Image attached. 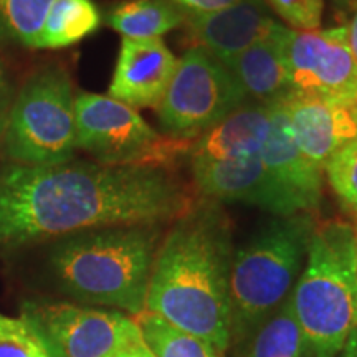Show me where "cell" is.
<instances>
[{
  "instance_id": "1",
  "label": "cell",
  "mask_w": 357,
  "mask_h": 357,
  "mask_svg": "<svg viewBox=\"0 0 357 357\" xmlns=\"http://www.w3.org/2000/svg\"><path fill=\"white\" fill-rule=\"evenodd\" d=\"M197 202L169 166H0V248L123 225H162Z\"/></svg>"
},
{
  "instance_id": "2",
  "label": "cell",
  "mask_w": 357,
  "mask_h": 357,
  "mask_svg": "<svg viewBox=\"0 0 357 357\" xmlns=\"http://www.w3.org/2000/svg\"><path fill=\"white\" fill-rule=\"evenodd\" d=\"M231 222L222 204L197 199L172 222L155 252L146 310L230 351Z\"/></svg>"
},
{
  "instance_id": "3",
  "label": "cell",
  "mask_w": 357,
  "mask_h": 357,
  "mask_svg": "<svg viewBox=\"0 0 357 357\" xmlns=\"http://www.w3.org/2000/svg\"><path fill=\"white\" fill-rule=\"evenodd\" d=\"M160 225H123L58 238L48 255L58 288L86 306L136 318L146 310Z\"/></svg>"
},
{
  "instance_id": "4",
  "label": "cell",
  "mask_w": 357,
  "mask_h": 357,
  "mask_svg": "<svg viewBox=\"0 0 357 357\" xmlns=\"http://www.w3.org/2000/svg\"><path fill=\"white\" fill-rule=\"evenodd\" d=\"M314 213L271 215L235 248L229 281L230 349L248 337L291 294L305 266Z\"/></svg>"
},
{
  "instance_id": "5",
  "label": "cell",
  "mask_w": 357,
  "mask_h": 357,
  "mask_svg": "<svg viewBox=\"0 0 357 357\" xmlns=\"http://www.w3.org/2000/svg\"><path fill=\"white\" fill-rule=\"evenodd\" d=\"M357 230L349 222H318L291 305L307 357H336L357 329Z\"/></svg>"
},
{
  "instance_id": "6",
  "label": "cell",
  "mask_w": 357,
  "mask_h": 357,
  "mask_svg": "<svg viewBox=\"0 0 357 357\" xmlns=\"http://www.w3.org/2000/svg\"><path fill=\"white\" fill-rule=\"evenodd\" d=\"M0 149L7 162L60 166L77 151L73 83L63 66H43L13 98Z\"/></svg>"
},
{
  "instance_id": "7",
  "label": "cell",
  "mask_w": 357,
  "mask_h": 357,
  "mask_svg": "<svg viewBox=\"0 0 357 357\" xmlns=\"http://www.w3.org/2000/svg\"><path fill=\"white\" fill-rule=\"evenodd\" d=\"M77 149L105 166H169L187 158L194 141L164 136L144 121L137 109L109 95L75 96Z\"/></svg>"
},
{
  "instance_id": "8",
  "label": "cell",
  "mask_w": 357,
  "mask_h": 357,
  "mask_svg": "<svg viewBox=\"0 0 357 357\" xmlns=\"http://www.w3.org/2000/svg\"><path fill=\"white\" fill-rule=\"evenodd\" d=\"M247 102L230 70L194 47L182 53L166 95L155 108L162 134L177 141H195Z\"/></svg>"
},
{
  "instance_id": "9",
  "label": "cell",
  "mask_w": 357,
  "mask_h": 357,
  "mask_svg": "<svg viewBox=\"0 0 357 357\" xmlns=\"http://www.w3.org/2000/svg\"><path fill=\"white\" fill-rule=\"evenodd\" d=\"M52 357H113L142 341L139 326L121 311L58 301H25L22 314Z\"/></svg>"
},
{
  "instance_id": "10",
  "label": "cell",
  "mask_w": 357,
  "mask_h": 357,
  "mask_svg": "<svg viewBox=\"0 0 357 357\" xmlns=\"http://www.w3.org/2000/svg\"><path fill=\"white\" fill-rule=\"evenodd\" d=\"M281 50L293 93L346 106L357 101V63L347 45L346 26L307 32L287 26Z\"/></svg>"
},
{
  "instance_id": "11",
  "label": "cell",
  "mask_w": 357,
  "mask_h": 357,
  "mask_svg": "<svg viewBox=\"0 0 357 357\" xmlns=\"http://www.w3.org/2000/svg\"><path fill=\"white\" fill-rule=\"evenodd\" d=\"M192 185L200 199L217 204H247L270 215L303 212L300 204L268 171L261 153L225 162L190 164Z\"/></svg>"
},
{
  "instance_id": "12",
  "label": "cell",
  "mask_w": 357,
  "mask_h": 357,
  "mask_svg": "<svg viewBox=\"0 0 357 357\" xmlns=\"http://www.w3.org/2000/svg\"><path fill=\"white\" fill-rule=\"evenodd\" d=\"M194 47L204 48L222 63L253 47L275 38L284 25L271 13L265 0H240L222 10L185 17Z\"/></svg>"
},
{
  "instance_id": "13",
  "label": "cell",
  "mask_w": 357,
  "mask_h": 357,
  "mask_svg": "<svg viewBox=\"0 0 357 357\" xmlns=\"http://www.w3.org/2000/svg\"><path fill=\"white\" fill-rule=\"evenodd\" d=\"M177 61L162 38H123L109 96L134 109H155L172 82Z\"/></svg>"
},
{
  "instance_id": "14",
  "label": "cell",
  "mask_w": 357,
  "mask_h": 357,
  "mask_svg": "<svg viewBox=\"0 0 357 357\" xmlns=\"http://www.w3.org/2000/svg\"><path fill=\"white\" fill-rule=\"evenodd\" d=\"M280 102L298 147L321 169L339 149L357 139V123L351 106L293 91Z\"/></svg>"
},
{
  "instance_id": "15",
  "label": "cell",
  "mask_w": 357,
  "mask_h": 357,
  "mask_svg": "<svg viewBox=\"0 0 357 357\" xmlns=\"http://www.w3.org/2000/svg\"><path fill=\"white\" fill-rule=\"evenodd\" d=\"M261 159L276 181L300 204L303 212H318L324 171L301 153L281 102L271 105V128L261 149Z\"/></svg>"
},
{
  "instance_id": "16",
  "label": "cell",
  "mask_w": 357,
  "mask_h": 357,
  "mask_svg": "<svg viewBox=\"0 0 357 357\" xmlns=\"http://www.w3.org/2000/svg\"><path fill=\"white\" fill-rule=\"evenodd\" d=\"M271 128V105L243 102L192 142L190 164L225 162L261 153Z\"/></svg>"
},
{
  "instance_id": "17",
  "label": "cell",
  "mask_w": 357,
  "mask_h": 357,
  "mask_svg": "<svg viewBox=\"0 0 357 357\" xmlns=\"http://www.w3.org/2000/svg\"><path fill=\"white\" fill-rule=\"evenodd\" d=\"M284 30L287 26L275 38L253 45L223 63L242 88L247 101L270 106L291 93L287 60L281 50Z\"/></svg>"
},
{
  "instance_id": "18",
  "label": "cell",
  "mask_w": 357,
  "mask_h": 357,
  "mask_svg": "<svg viewBox=\"0 0 357 357\" xmlns=\"http://www.w3.org/2000/svg\"><path fill=\"white\" fill-rule=\"evenodd\" d=\"M108 24L123 38H162L185 24V15L167 0H124L108 15Z\"/></svg>"
},
{
  "instance_id": "19",
  "label": "cell",
  "mask_w": 357,
  "mask_h": 357,
  "mask_svg": "<svg viewBox=\"0 0 357 357\" xmlns=\"http://www.w3.org/2000/svg\"><path fill=\"white\" fill-rule=\"evenodd\" d=\"M236 357H307L305 336L293 311L291 294L263 321Z\"/></svg>"
},
{
  "instance_id": "20",
  "label": "cell",
  "mask_w": 357,
  "mask_h": 357,
  "mask_svg": "<svg viewBox=\"0 0 357 357\" xmlns=\"http://www.w3.org/2000/svg\"><path fill=\"white\" fill-rule=\"evenodd\" d=\"M101 25V13L93 0H53L37 48H66L95 33Z\"/></svg>"
},
{
  "instance_id": "21",
  "label": "cell",
  "mask_w": 357,
  "mask_h": 357,
  "mask_svg": "<svg viewBox=\"0 0 357 357\" xmlns=\"http://www.w3.org/2000/svg\"><path fill=\"white\" fill-rule=\"evenodd\" d=\"M142 341L154 357H225L212 342L178 329L149 311L137 314Z\"/></svg>"
},
{
  "instance_id": "22",
  "label": "cell",
  "mask_w": 357,
  "mask_h": 357,
  "mask_svg": "<svg viewBox=\"0 0 357 357\" xmlns=\"http://www.w3.org/2000/svg\"><path fill=\"white\" fill-rule=\"evenodd\" d=\"M53 0H0V45L37 48Z\"/></svg>"
},
{
  "instance_id": "23",
  "label": "cell",
  "mask_w": 357,
  "mask_h": 357,
  "mask_svg": "<svg viewBox=\"0 0 357 357\" xmlns=\"http://www.w3.org/2000/svg\"><path fill=\"white\" fill-rule=\"evenodd\" d=\"M323 171L342 211L354 220L357 230V139L339 149Z\"/></svg>"
},
{
  "instance_id": "24",
  "label": "cell",
  "mask_w": 357,
  "mask_h": 357,
  "mask_svg": "<svg viewBox=\"0 0 357 357\" xmlns=\"http://www.w3.org/2000/svg\"><path fill=\"white\" fill-rule=\"evenodd\" d=\"M0 357H52L37 329L24 316L0 312Z\"/></svg>"
},
{
  "instance_id": "25",
  "label": "cell",
  "mask_w": 357,
  "mask_h": 357,
  "mask_svg": "<svg viewBox=\"0 0 357 357\" xmlns=\"http://www.w3.org/2000/svg\"><path fill=\"white\" fill-rule=\"evenodd\" d=\"M271 12L287 22L288 29L307 32L321 29L324 0H265Z\"/></svg>"
},
{
  "instance_id": "26",
  "label": "cell",
  "mask_w": 357,
  "mask_h": 357,
  "mask_svg": "<svg viewBox=\"0 0 357 357\" xmlns=\"http://www.w3.org/2000/svg\"><path fill=\"white\" fill-rule=\"evenodd\" d=\"M167 2L177 7L185 17H192L222 10V8L234 6L240 0H167Z\"/></svg>"
},
{
  "instance_id": "27",
  "label": "cell",
  "mask_w": 357,
  "mask_h": 357,
  "mask_svg": "<svg viewBox=\"0 0 357 357\" xmlns=\"http://www.w3.org/2000/svg\"><path fill=\"white\" fill-rule=\"evenodd\" d=\"M13 98L15 96H13L10 78H8L6 65H3V61L0 60V134H2L3 128H6Z\"/></svg>"
},
{
  "instance_id": "28",
  "label": "cell",
  "mask_w": 357,
  "mask_h": 357,
  "mask_svg": "<svg viewBox=\"0 0 357 357\" xmlns=\"http://www.w3.org/2000/svg\"><path fill=\"white\" fill-rule=\"evenodd\" d=\"M346 35H347V45H349V50L357 63V7L354 8V12H352L349 24L346 26Z\"/></svg>"
},
{
  "instance_id": "29",
  "label": "cell",
  "mask_w": 357,
  "mask_h": 357,
  "mask_svg": "<svg viewBox=\"0 0 357 357\" xmlns=\"http://www.w3.org/2000/svg\"><path fill=\"white\" fill-rule=\"evenodd\" d=\"M113 357H154V356L151 354L149 349H147L144 341H139L136 342V344L126 347V349L119 351L118 354H114Z\"/></svg>"
},
{
  "instance_id": "30",
  "label": "cell",
  "mask_w": 357,
  "mask_h": 357,
  "mask_svg": "<svg viewBox=\"0 0 357 357\" xmlns=\"http://www.w3.org/2000/svg\"><path fill=\"white\" fill-rule=\"evenodd\" d=\"M336 357H357V329L352 333L349 341L346 342V346L342 347V351Z\"/></svg>"
},
{
  "instance_id": "31",
  "label": "cell",
  "mask_w": 357,
  "mask_h": 357,
  "mask_svg": "<svg viewBox=\"0 0 357 357\" xmlns=\"http://www.w3.org/2000/svg\"><path fill=\"white\" fill-rule=\"evenodd\" d=\"M333 6L341 12H354L357 7V0H331Z\"/></svg>"
},
{
  "instance_id": "32",
  "label": "cell",
  "mask_w": 357,
  "mask_h": 357,
  "mask_svg": "<svg viewBox=\"0 0 357 357\" xmlns=\"http://www.w3.org/2000/svg\"><path fill=\"white\" fill-rule=\"evenodd\" d=\"M351 111H352V114H354L356 123H357V101L354 102V105H351Z\"/></svg>"
},
{
  "instance_id": "33",
  "label": "cell",
  "mask_w": 357,
  "mask_h": 357,
  "mask_svg": "<svg viewBox=\"0 0 357 357\" xmlns=\"http://www.w3.org/2000/svg\"><path fill=\"white\" fill-rule=\"evenodd\" d=\"M356 266H357V242H356Z\"/></svg>"
}]
</instances>
